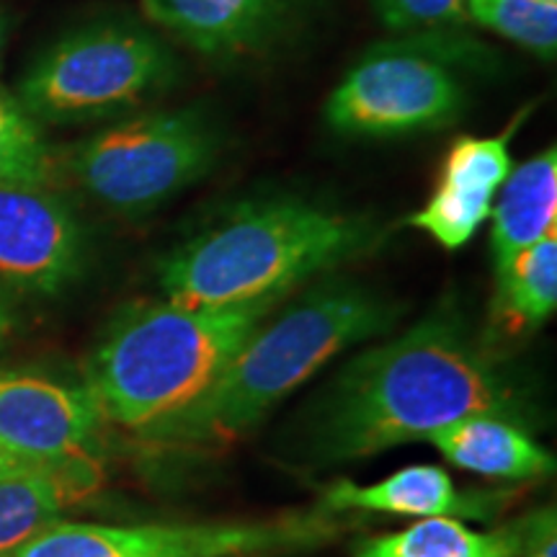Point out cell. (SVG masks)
Returning <instances> with one entry per match:
<instances>
[{"label":"cell","mask_w":557,"mask_h":557,"mask_svg":"<svg viewBox=\"0 0 557 557\" xmlns=\"http://www.w3.org/2000/svg\"><path fill=\"white\" fill-rule=\"evenodd\" d=\"M517 393L447 312L344 367L310 410V455L346 462L421 442L468 416L508 418Z\"/></svg>","instance_id":"obj_1"},{"label":"cell","mask_w":557,"mask_h":557,"mask_svg":"<svg viewBox=\"0 0 557 557\" xmlns=\"http://www.w3.org/2000/svg\"><path fill=\"white\" fill-rule=\"evenodd\" d=\"M398 315V305L364 284H320L263 320L197 400L143 434L171 447L235 442L341 351L387 333Z\"/></svg>","instance_id":"obj_2"},{"label":"cell","mask_w":557,"mask_h":557,"mask_svg":"<svg viewBox=\"0 0 557 557\" xmlns=\"http://www.w3.org/2000/svg\"><path fill=\"white\" fill-rule=\"evenodd\" d=\"M372 240L367 220L336 209L287 197L246 201L173 248L160 261L158 284L184 308H235L284 297Z\"/></svg>","instance_id":"obj_3"},{"label":"cell","mask_w":557,"mask_h":557,"mask_svg":"<svg viewBox=\"0 0 557 557\" xmlns=\"http://www.w3.org/2000/svg\"><path fill=\"white\" fill-rule=\"evenodd\" d=\"M282 297L235 308H184L169 299L116 312L88 364L101 416L148 429L199 398Z\"/></svg>","instance_id":"obj_4"},{"label":"cell","mask_w":557,"mask_h":557,"mask_svg":"<svg viewBox=\"0 0 557 557\" xmlns=\"http://www.w3.org/2000/svg\"><path fill=\"white\" fill-rule=\"evenodd\" d=\"M176 78V58L156 32L129 18H101L47 47L21 75L16 101L34 122H99L135 111Z\"/></svg>","instance_id":"obj_5"},{"label":"cell","mask_w":557,"mask_h":557,"mask_svg":"<svg viewBox=\"0 0 557 557\" xmlns=\"http://www.w3.org/2000/svg\"><path fill=\"white\" fill-rule=\"evenodd\" d=\"M220 150L218 124L201 109H152L83 137L58 165L90 199L139 218L205 178Z\"/></svg>","instance_id":"obj_6"},{"label":"cell","mask_w":557,"mask_h":557,"mask_svg":"<svg viewBox=\"0 0 557 557\" xmlns=\"http://www.w3.org/2000/svg\"><path fill=\"white\" fill-rule=\"evenodd\" d=\"M472 60L462 39H398L367 50L323 107L325 124L348 137H398L444 129L468 107L451 62Z\"/></svg>","instance_id":"obj_7"},{"label":"cell","mask_w":557,"mask_h":557,"mask_svg":"<svg viewBox=\"0 0 557 557\" xmlns=\"http://www.w3.org/2000/svg\"><path fill=\"white\" fill-rule=\"evenodd\" d=\"M336 534L329 513L225 524H81L58 521L5 557H248L308 547Z\"/></svg>","instance_id":"obj_8"},{"label":"cell","mask_w":557,"mask_h":557,"mask_svg":"<svg viewBox=\"0 0 557 557\" xmlns=\"http://www.w3.org/2000/svg\"><path fill=\"white\" fill-rule=\"evenodd\" d=\"M86 233L50 186L0 184V282L58 295L81 276Z\"/></svg>","instance_id":"obj_9"},{"label":"cell","mask_w":557,"mask_h":557,"mask_svg":"<svg viewBox=\"0 0 557 557\" xmlns=\"http://www.w3.org/2000/svg\"><path fill=\"white\" fill-rule=\"evenodd\" d=\"M101 418L88 387L34 372H0V447L26 462L88 455Z\"/></svg>","instance_id":"obj_10"},{"label":"cell","mask_w":557,"mask_h":557,"mask_svg":"<svg viewBox=\"0 0 557 557\" xmlns=\"http://www.w3.org/2000/svg\"><path fill=\"white\" fill-rule=\"evenodd\" d=\"M508 132L493 137H459L442 160L436 189L426 205L410 214L408 225L431 235L447 250L462 248L491 218L493 199L513 169Z\"/></svg>","instance_id":"obj_11"},{"label":"cell","mask_w":557,"mask_h":557,"mask_svg":"<svg viewBox=\"0 0 557 557\" xmlns=\"http://www.w3.org/2000/svg\"><path fill=\"white\" fill-rule=\"evenodd\" d=\"M299 0H139L145 18L194 52L240 58L271 45Z\"/></svg>","instance_id":"obj_12"},{"label":"cell","mask_w":557,"mask_h":557,"mask_svg":"<svg viewBox=\"0 0 557 557\" xmlns=\"http://www.w3.org/2000/svg\"><path fill=\"white\" fill-rule=\"evenodd\" d=\"M101 480V465L88 455L37 462L0 478V557L62 521L65 508L94 496Z\"/></svg>","instance_id":"obj_13"},{"label":"cell","mask_w":557,"mask_h":557,"mask_svg":"<svg viewBox=\"0 0 557 557\" xmlns=\"http://www.w3.org/2000/svg\"><path fill=\"white\" fill-rule=\"evenodd\" d=\"M323 511H374L423 519H487L491 508H487V498L483 496H462L442 468L413 465V468L393 472V475L374 485H357L351 480H338L325 493Z\"/></svg>","instance_id":"obj_14"},{"label":"cell","mask_w":557,"mask_h":557,"mask_svg":"<svg viewBox=\"0 0 557 557\" xmlns=\"http://www.w3.org/2000/svg\"><path fill=\"white\" fill-rule=\"evenodd\" d=\"M429 442L457 468L485 478L529 480L555 470V457L500 416H468L438 429Z\"/></svg>","instance_id":"obj_15"},{"label":"cell","mask_w":557,"mask_h":557,"mask_svg":"<svg viewBox=\"0 0 557 557\" xmlns=\"http://www.w3.org/2000/svg\"><path fill=\"white\" fill-rule=\"evenodd\" d=\"M491 209V250L496 274L513 256L557 233V148L542 150L511 169Z\"/></svg>","instance_id":"obj_16"},{"label":"cell","mask_w":557,"mask_h":557,"mask_svg":"<svg viewBox=\"0 0 557 557\" xmlns=\"http://www.w3.org/2000/svg\"><path fill=\"white\" fill-rule=\"evenodd\" d=\"M357 557H517V540L513 532L483 534L457 519L436 517L364 542Z\"/></svg>","instance_id":"obj_17"},{"label":"cell","mask_w":557,"mask_h":557,"mask_svg":"<svg viewBox=\"0 0 557 557\" xmlns=\"http://www.w3.org/2000/svg\"><path fill=\"white\" fill-rule=\"evenodd\" d=\"M498 308L511 323L534 329L557 308V233L521 250L498 274Z\"/></svg>","instance_id":"obj_18"},{"label":"cell","mask_w":557,"mask_h":557,"mask_svg":"<svg viewBox=\"0 0 557 557\" xmlns=\"http://www.w3.org/2000/svg\"><path fill=\"white\" fill-rule=\"evenodd\" d=\"M58 176V158L41 135L39 122L0 88V184L50 186Z\"/></svg>","instance_id":"obj_19"},{"label":"cell","mask_w":557,"mask_h":557,"mask_svg":"<svg viewBox=\"0 0 557 557\" xmlns=\"http://www.w3.org/2000/svg\"><path fill=\"white\" fill-rule=\"evenodd\" d=\"M470 21L553 62L557 52V5L537 0H465Z\"/></svg>","instance_id":"obj_20"},{"label":"cell","mask_w":557,"mask_h":557,"mask_svg":"<svg viewBox=\"0 0 557 557\" xmlns=\"http://www.w3.org/2000/svg\"><path fill=\"white\" fill-rule=\"evenodd\" d=\"M374 13L393 32L449 29L468 18L465 0H369Z\"/></svg>","instance_id":"obj_21"},{"label":"cell","mask_w":557,"mask_h":557,"mask_svg":"<svg viewBox=\"0 0 557 557\" xmlns=\"http://www.w3.org/2000/svg\"><path fill=\"white\" fill-rule=\"evenodd\" d=\"M511 532L517 540V557H557L555 506L540 508Z\"/></svg>","instance_id":"obj_22"},{"label":"cell","mask_w":557,"mask_h":557,"mask_svg":"<svg viewBox=\"0 0 557 557\" xmlns=\"http://www.w3.org/2000/svg\"><path fill=\"white\" fill-rule=\"evenodd\" d=\"M29 465H37V462H26V459L11 455V451H5L3 447H0V478L11 475V472H16V470L29 468Z\"/></svg>","instance_id":"obj_23"},{"label":"cell","mask_w":557,"mask_h":557,"mask_svg":"<svg viewBox=\"0 0 557 557\" xmlns=\"http://www.w3.org/2000/svg\"><path fill=\"white\" fill-rule=\"evenodd\" d=\"M11 331H13V318H11L9 308H5L3 299H0V338L9 336Z\"/></svg>","instance_id":"obj_24"},{"label":"cell","mask_w":557,"mask_h":557,"mask_svg":"<svg viewBox=\"0 0 557 557\" xmlns=\"http://www.w3.org/2000/svg\"><path fill=\"white\" fill-rule=\"evenodd\" d=\"M5 41H9V18H5V13L0 11V60H3Z\"/></svg>","instance_id":"obj_25"},{"label":"cell","mask_w":557,"mask_h":557,"mask_svg":"<svg viewBox=\"0 0 557 557\" xmlns=\"http://www.w3.org/2000/svg\"><path fill=\"white\" fill-rule=\"evenodd\" d=\"M537 3H545V5H557V0H537Z\"/></svg>","instance_id":"obj_26"}]
</instances>
